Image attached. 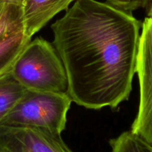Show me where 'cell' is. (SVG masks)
<instances>
[{"label":"cell","mask_w":152,"mask_h":152,"mask_svg":"<svg viewBox=\"0 0 152 152\" xmlns=\"http://www.w3.org/2000/svg\"><path fill=\"white\" fill-rule=\"evenodd\" d=\"M141 28L132 12L96 0H76L52 24L73 102L88 109H114L129 99Z\"/></svg>","instance_id":"cell-1"},{"label":"cell","mask_w":152,"mask_h":152,"mask_svg":"<svg viewBox=\"0 0 152 152\" xmlns=\"http://www.w3.org/2000/svg\"><path fill=\"white\" fill-rule=\"evenodd\" d=\"M11 74L28 90L68 91L63 62L53 45L42 37L27 45L15 62Z\"/></svg>","instance_id":"cell-2"},{"label":"cell","mask_w":152,"mask_h":152,"mask_svg":"<svg viewBox=\"0 0 152 152\" xmlns=\"http://www.w3.org/2000/svg\"><path fill=\"white\" fill-rule=\"evenodd\" d=\"M72 102L67 92L26 89L0 126L40 128L61 134Z\"/></svg>","instance_id":"cell-3"},{"label":"cell","mask_w":152,"mask_h":152,"mask_svg":"<svg viewBox=\"0 0 152 152\" xmlns=\"http://www.w3.org/2000/svg\"><path fill=\"white\" fill-rule=\"evenodd\" d=\"M137 74L140 85L139 108L131 132L152 145V19L149 17L142 23Z\"/></svg>","instance_id":"cell-4"},{"label":"cell","mask_w":152,"mask_h":152,"mask_svg":"<svg viewBox=\"0 0 152 152\" xmlns=\"http://www.w3.org/2000/svg\"><path fill=\"white\" fill-rule=\"evenodd\" d=\"M0 152H73L61 134L36 127L0 126Z\"/></svg>","instance_id":"cell-5"},{"label":"cell","mask_w":152,"mask_h":152,"mask_svg":"<svg viewBox=\"0 0 152 152\" xmlns=\"http://www.w3.org/2000/svg\"><path fill=\"white\" fill-rule=\"evenodd\" d=\"M76 0H26L23 5L25 34L29 37L42 29L56 15Z\"/></svg>","instance_id":"cell-6"},{"label":"cell","mask_w":152,"mask_h":152,"mask_svg":"<svg viewBox=\"0 0 152 152\" xmlns=\"http://www.w3.org/2000/svg\"><path fill=\"white\" fill-rule=\"evenodd\" d=\"M31 40L25 31L0 40V79L11 74L15 62Z\"/></svg>","instance_id":"cell-7"},{"label":"cell","mask_w":152,"mask_h":152,"mask_svg":"<svg viewBox=\"0 0 152 152\" xmlns=\"http://www.w3.org/2000/svg\"><path fill=\"white\" fill-rule=\"evenodd\" d=\"M25 31L23 6L0 3V40Z\"/></svg>","instance_id":"cell-8"},{"label":"cell","mask_w":152,"mask_h":152,"mask_svg":"<svg viewBox=\"0 0 152 152\" xmlns=\"http://www.w3.org/2000/svg\"><path fill=\"white\" fill-rule=\"evenodd\" d=\"M26 88L11 74L0 79V124L14 108Z\"/></svg>","instance_id":"cell-9"},{"label":"cell","mask_w":152,"mask_h":152,"mask_svg":"<svg viewBox=\"0 0 152 152\" xmlns=\"http://www.w3.org/2000/svg\"><path fill=\"white\" fill-rule=\"evenodd\" d=\"M111 152H152V145L131 131L110 140Z\"/></svg>","instance_id":"cell-10"},{"label":"cell","mask_w":152,"mask_h":152,"mask_svg":"<svg viewBox=\"0 0 152 152\" xmlns=\"http://www.w3.org/2000/svg\"><path fill=\"white\" fill-rule=\"evenodd\" d=\"M115 7L132 12L140 8H146L151 0H106Z\"/></svg>","instance_id":"cell-11"},{"label":"cell","mask_w":152,"mask_h":152,"mask_svg":"<svg viewBox=\"0 0 152 152\" xmlns=\"http://www.w3.org/2000/svg\"><path fill=\"white\" fill-rule=\"evenodd\" d=\"M26 0H0V3L2 2H8V3H13V4H19V5L23 6L25 4Z\"/></svg>","instance_id":"cell-12"},{"label":"cell","mask_w":152,"mask_h":152,"mask_svg":"<svg viewBox=\"0 0 152 152\" xmlns=\"http://www.w3.org/2000/svg\"><path fill=\"white\" fill-rule=\"evenodd\" d=\"M146 13H147V17L151 18L152 19V0H151L148 4V5L147 6L146 8Z\"/></svg>","instance_id":"cell-13"}]
</instances>
